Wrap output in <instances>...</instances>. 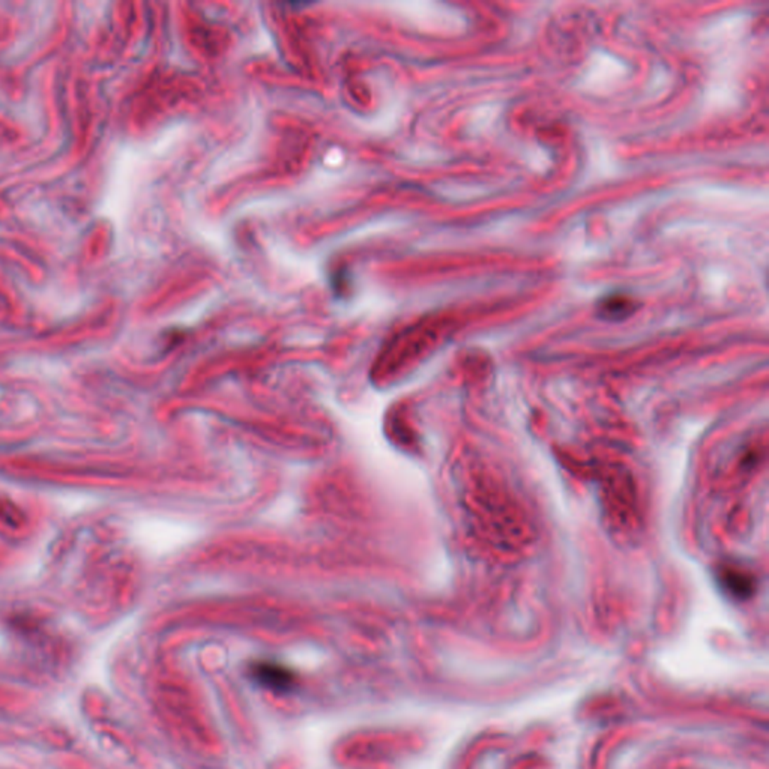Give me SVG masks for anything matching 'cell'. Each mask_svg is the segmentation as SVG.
<instances>
[{"instance_id":"6da1fadb","label":"cell","mask_w":769,"mask_h":769,"mask_svg":"<svg viewBox=\"0 0 769 769\" xmlns=\"http://www.w3.org/2000/svg\"><path fill=\"white\" fill-rule=\"evenodd\" d=\"M251 673L260 684L275 689H286L295 682L293 673L275 663H257L253 665Z\"/></svg>"},{"instance_id":"7a4b0ae2","label":"cell","mask_w":769,"mask_h":769,"mask_svg":"<svg viewBox=\"0 0 769 769\" xmlns=\"http://www.w3.org/2000/svg\"><path fill=\"white\" fill-rule=\"evenodd\" d=\"M636 307L637 304L634 299L627 295H622V293H615V295H610L598 302V313L604 319L620 320L632 314Z\"/></svg>"},{"instance_id":"3957f363","label":"cell","mask_w":769,"mask_h":769,"mask_svg":"<svg viewBox=\"0 0 769 769\" xmlns=\"http://www.w3.org/2000/svg\"><path fill=\"white\" fill-rule=\"evenodd\" d=\"M723 582H725L727 589L737 596H747L751 591V582L747 579V577L733 570H729L725 573Z\"/></svg>"}]
</instances>
